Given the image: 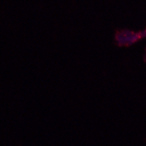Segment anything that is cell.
Segmentation results:
<instances>
[{
	"label": "cell",
	"instance_id": "6da1fadb",
	"mask_svg": "<svg viewBox=\"0 0 146 146\" xmlns=\"http://www.w3.org/2000/svg\"><path fill=\"white\" fill-rule=\"evenodd\" d=\"M145 36H146V31L140 33H133L131 31H123L118 36L116 39L119 43H121V44H131Z\"/></svg>",
	"mask_w": 146,
	"mask_h": 146
}]
</instances>
